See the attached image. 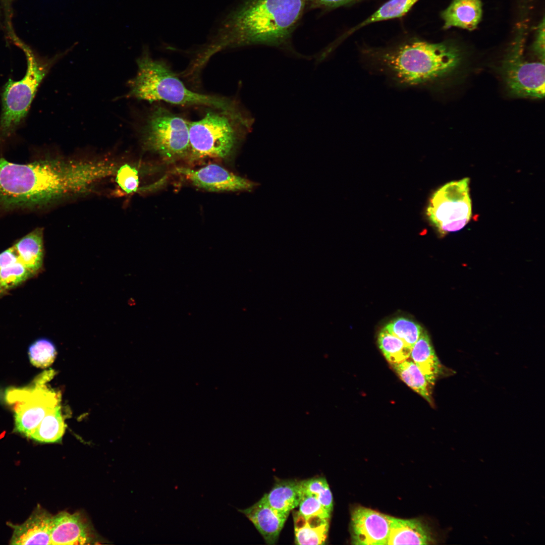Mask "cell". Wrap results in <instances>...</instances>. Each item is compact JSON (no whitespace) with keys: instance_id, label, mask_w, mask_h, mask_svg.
I'll list each match as a JSON object with an SVG mask.
<instances>
[{"instance_id":"6da1fadb","label":"cell","mask_w":545,"mask_h":545,"mask_svg":"<svg viewBox=\"0 0 545 545\" xmlns=\"http://www.w3.org/2000/svg\"><path fill=\"white\" fill-rule=\"evenodd\" d=\"M101 160L41 159L16 164L0 159V213L33 210L81 194L105 178Z\"/></svg>"},{"instance_id":"7a4b0ae2","label":"cell","mask_w":545,"mask_h":545,"mask_svg":"<svg viewBox=\"0 0 545 545\" xmlns=\"http://www.w3.org/2000/svg\"><path fill=\"white\" fill-rule=\"evenodd\" d=\"M308 0H244L226 14L199 52L206 63L224 49L262 44L291 50V35Z\"/></svg>"},{"instance_id":"3957f363","label":"cell","mask_w":545,"mask_h":545,"mask_svg":"<svg viewBox=\"0 0 545 545\" xmlns=\"http://www.w3.org/2000/svg\"><path fill=\"white\" fill-rule=\"evenodd\" d=\"M365 59L396 83L421 86L441 79L460 65V48L449 41L432 43L411 39L383 48L364 51Z\"/></svg>"},{"instance_id":"277c9868","label":"cell","mask_w":545,"mask_h":545,"mask_svg":"<svg viewBox=\"0 0 545 545\" xmlns=\"http://www.w3.org/2000/svg\"><path fill=\"white\" fill-rule=\"evenodd\" d=\"M137 64V74L129 81L128 97L182 106H205L233 113L244 109L236 100L191 90L166 63L152 59L146 49Z\"/></svg>"},{"instance_id":"5b68a950","label":"cell","mask_w":545,"mask_h":545,"mask_svg":"<svg viewBox=\"0 0 545 545\" xmlns=\"http://www.w3.org/2000/svg\"><path fill=\"white\" fill-rule=\"evenodd\" d=\"M254 119L245 108L233 113L210 111L189 122V152L192 159L226 158L252 129Z\"/></svg>"},{"instance_id":"8992f818","label":"cell","mask_w":545,"mask_h":545,"mask_svg":"<svg viewBox=\"0 0 545 545\" xmlns=\"http://www.w3.org/2000/svg\"><path fill=\"white\" fill-rule=\"evenodd\" d=\"M10 36L25 54L27 68L19 81L10 79L2 95V111L0 118V137L12 135L26 116L40 83L47 74L51 63L41 61L26 43L13 32Z\"/></svg>"},{"instance_id":"52a82bcc","label":"cell","mask_w":545,"mask_h":545,"mask_svg":"<svg viewBox=\"0 0 545 545\" xmlns=\"http://www.w3.org/2000/svg\"><path fill=\"white\" fill-rule=\"evenodd\" d=\"M52 370L36 377L33 385L21 389H11L6 399L14 405V430L29 438L45 415L60 404L61 395L46 386L54 375Z\"/></svg>"},{"instance_id":"ba28073f","label":"cell","mask_w":545,"mask_h":545,"mask_svg":"<svg viewBox=\"0 0 545 545\" xmlns=\"http://www.w3.org/2000/svg\"><path fill=\"white\" fill-rule=\"evenodd\" d=\"M144 145L172 161L189 154V121L161 106L150 112L142 128Z\"/></svg>"},{"instance_id":"9c48e42d","label":"cell","mask_w":545,"mask_h":545,"mask_svg":"<svg viewBox=\"0 0 545 545\" xmlns=\"http://www.w3.org/2000/svg\"><path fill=\"white\" fill-rule=\"evenodd\" d=\"M524 30L520 28L504 58L501 68L502 77L512 95L542 98L544 96V62L526 60L523 54Z\"/></svg>"},{"instance_id":"30bf717a","label":"cell","mask_w":545,"mask_h":545,"mask_svg":"<svg viewBox=\"0 0 545 545\" xmlns=\"http://www.w3.org/2000/svg\"><path fill=\"white\" fill-rule=\"evenodd\" d=\"M469 184L468 178L450 182L439 188L431 197L426 215L441 235L461 230L471 219L472 204Z\"/></svg>"},{"instance_id":"8fae6325","label":"cell","mask_w":545,"mask_h":545,"mask_svg":"<svg viewBox=\"0 0 545 545\" xmlns=\"http://www.w3.org/2000/svg\"><path fill=\"white\" fill-rule=\"evenodd\" d=\"M175 171L194 185L210 191H251L257 186V183L215 164L197 170L178 167Z\"/></svg>"},{"instance_id":"7c38bea8","label":"cell","mask_w":545,"mask_h":545,"mask_svg":"<svg viewBox=\"0 0 545 545\" xmlns=\"http://www.w3.org/2000/svg\"><path fill=\"white\" fill-rule=\"evenodd\" d=\"M389 516L363 507L351 513V543L355 545L387 544L390 533Z\"/></svg>"},{"instance_id":"4fadbf2b","label":"cell","mask_w":545,"mask_h":545,"mask_svg":"<svg viewBox=\"0 0 545 545\" xmlns=\"http://www.w3.org/2000/svg\"><path fill=\"white\" fill-rule=\"evenodd\" d=\"M53 516L39 506L21 524L8 523L13 528L11 544H51L50 530Z\"/></svg>"},{"instance_id":"5bb4252c","label":"cell","mask_w":545,"mask_h":545,"mask_svg":"<svg viewBox=\"0 0 545 545\" xmlns=\"http://www.w3.org/2000/svg\"><path fill=\"white\" fill-rule=\"evenodd\" d=\"M50 540L53 545L88 544L92 536L79 514L64 511L53 516Z\"/></svg>"},{"instance_id":"9a60e30c","label":"cell","mask_w":545,"mask_h":545,"mask_svg":"<svg viewBox=\"0 0 545 545\" xmlns=\"http://www.w3.org/2000/svg\"><path fill=\"white\" fill-rule=\"evenodd\" d=\"M239 511L253 524L268 544L277 541L289 516L272 508L263 497L251 506Z\"/></svg>"},{"instance_id":"2e32d148","label":"cell","mask_w":545,"mask_h":545,"mask_svg":"<svg viewBox=\"0 0 545 545\" xmlns=\"http://www.w3.org/2000/svg\"><path fill=\"white\" fill-rule=\"evenodd\" d=\"M410 357L432 386L439 378L452 375L454 372L441 363L424 330L412 348Z\"/></svg>"},{"instance_id":"e0dca14e","label":"cell","mask_w":545,"mask_h":545,"mask_svg":"<svg viewBox=\"0 0 545 545\" xmlns=\"http://www.w3.org/2000/svg\"><path fill=\"white\" fill-rule=\"evenodd\" d=\"M390 533L387 544H427L434 541L430 529L416 519H405L389 516Z\"/></svg>"},{"instance_id":"ac0fdd59","label":"cell","mask_w":545,"mask_h":545,"mask_svg":"<svg viewBox=\"0 0 545 545\" xmlns=\"http://www.w3.org/2000/svg\"><path fill=\"white\" fill-rule=\"evenodd\" d=\"M482 15L481 0H453L441 14L444 29L456 27L470 31L476 28Z\"/></svg>"},{"instance_id":"d6986e66","label":"cell","mask_w":545,"mask_h":545,"mask_svg":"<svg viewBox=\"0 0 545 545\" xmlns=\"http://www.w3.org/2000/svg\"><path fill=\"white\" fill-rule=\"evenodd\" d=\"M295 542L297 544H324L328 538L330 518L305 517L298 511L293 513Z\"/></svg>"},{"instance_id":"ffe728a7","label":"cell","mask_w":545,"mask_h":545,"mask_svg":"<svg viewBox=\"0 0 545 545\" xmlns=\"http://www.w3.org/2000/svg\"><path fill=\"white\" fill-rule=\"evenodd\" d=\"M303 494L302 480H279L263 497L272 508L289 515L291 510L298 506Z\"/></svg>"},{"instance_id":"44dd1931","label":"cell","mask_w":545,"mask_h":545,"mask_svg":"<svg viewBox=\"0 0 545 545\" xmlns=\"http://www.w3.org/2000/svg\"><path fill=\"white\" fill-rule=\"evenodd\" d=\"M18 260L34 275L43 268L44 249L43 230L37 228L19 240L14 245Z\"/></svg>"},{"instance_id":"7402d4cb","label":"cell","mask_w":545,"mask_h":545,"mask_svg":"<svg viewBox=\"0 0 545 545\" xmlns=\"http://www.w3.org/2000/svg\"><path fill=\"white\" fill-rule=\"evenodd\" d=\"M391 366L402 380L429 404L433 406V386L427 382L413 361L407 359L400 363L392 364Z\"/></svg>"},{"instance_id":"603a6c76","label":"cell","mask_w":545,"mask_h":545,"mask_svg":"<svg viewBox=\"0 0 545 545\" xmlns=\"http://www.w3.org/2000/svg\"><path fill=\"white\" fill-rule=\"evenodd\" d=\"M65 429L60 404L45 415L29 438L39 443H56L61 441Z\"/></svg>"},{"instance_id":"cb8c5ba5","label":"cell","mask_w":545,"mask_h":545,"mask_svg":"<svg viewBox=\"0 0 545 545\" xmlns=\"http://www.w3.org/2000/svg\"><path fill=\"white\" fill-rule=\"evenodd\" d=\"M419 0H389L370 16L349 31V34L374 23L401 18Z\"/></svg>"},{"instance_id":"d4e9b609","label":"cell","mask_w":545,"mask_h":545,"mask_svg":"<svg viewBox=\"0 0 545 545\" xmlns=\"http://www.w3.org/2000/svg\"><path fill=\"white\" fill-rule=\"evenodd\" d=\"M377 342L384 357L391 364L401 362L410 357L411 349L385 327L379 333Z\"/></svg>"},{"instance_id":"484cf974","label":"cell","mask_w":545,"mask_h":545,"mask_svg":"<svg viewBox=\"0 0 545 545\" xmlns=\"http://www.w3.org/2000/svg\"><path fill=\"white\" fill-rule=\"evenodd\" d=\"M28 353L31 363L41 368L50 366L57 354L54 343L46 338H40L34 341L29 347Z\"/></svg>"},{"instance_id":"4316f807","label":"cell","mask_w":545,"mask_h":545,"mask_svg":"<svg viewBox=\"0 0 545 545\" xmlns=\"http://www.w3.org/2000/svg\"><path fill=\"white\" fill-rule=\"evenodd\" d=\"M385 328L390 333L402 340L411 349L423 330L419 324L405 317L395 318Z\"/></svg>"},{"instance_id":"83f0119b","label":"cell","mask_w":545,"mask_h":545,"mask_svg":"<svg viewBox=\"0 0 545 545\" xmlns=\"http://www.w3.org/2000/svg\"><path fill=\"white\" fill-rule=\"evenodd\" d=\"M304 494L317 499L330 513L333 509V499L328 483L324 477H315L302 480Z\"/></svg>"},{"instance_id":"f1b7e54d","label":"cell","mask_w":545,"mask_h":545,"mask_svg":"<svg viewBox=\"0 0 545 545\" xmlns=\"http://www.w3.org/2000/svg\"><path fill=\"white\" fill-rule=\"evenodd\" d=\"M34 275L20 261L0 269V283L6 291L15 288Z\"/></svg>"},{"instance_id":"f546056e","label":"cell","mask_w":545,"mask_h":545,"mask_svg":"<svg viewBox=\"0 0 545 545\" xmlns=\"http://www.w3.org/2000/svg\"><path fill=\"white\" fill-rule=\"evenodd\" d=\"M115 176L118 185L126 194L137 191L139 181L138 172L135 167L128 164L119 166Z\"/></svg>"},{"instance_id":"4dcf8cb0","label":"cell","mask_w":545,"mask_h":545,"mask_svg":"<svg viewBox=\"0 0 545 545\" xmlns=\"http://www.w3.org/2000/svg\"><path fill=\"white\" fill-rule=\"evenodd\" d=\"M298 506V512L305 517L319 516L330 519L331 513L316 498L311 495L303 493Z\"/></svg>"},{"instance_id":"1f68e13d","label":"cell","mask_w":545,"mask_h":545,"mask_svg":"<svg viewBox=\"0 0 545 545\" xmlns=\"http://www.w3.org/2000/svg\"><path fill=\"white\" fill-rule=\"evenodd\" d=\"M536 36L532 45V49L539 60H545L544 50V19L539 24L536 32Z\"/></svg>"},{"instance_id":"d6a6232c","label":"cell","mask_w":545,"mask_h":545,"mask_svg":"<svg viewBox=\"0 0 545 545\" xmlns=\"http://www.w3.org/2000/svg\"><path fill=\"white\" fill-rule=\"evenodd\" d=\"M314 7L333 9L346 6L360 0H308Z\"/></svg>"},{"instance_id":"836d02e7","label":"cell","mask_w":545,"mask_h":545,"mask_svg":"<svg viewBox=\"0 0 545 545\" xmlns=\"http://www.w3.org/2000/svg\"><path fill=\"white\" fill-rule=\"evenodd\" d=\"M18 261V254L13 246L0 253V269L9 266Z\"/></svg>"},{"instance_id":"e575fe53","label":"cell","mask_w":545,"mask_h":545,"mask_svg":"<svg viewBox=\"0 0 545 545\" xmlns=\"http://www.w3.org/2000/svg\"><path fill=\"white\" fill-rule=\"evenodd\" d=\"M6 293V290H5L1 286L0 283V297L5 295Z\"/></svg>"},{"instance_id":"d590c367","label":"cell","mask_w":545,"mask_h":545,"mask_svg":"<svg viewBox=\"0 0 545 545\" xmlns=\"http://www.w3.org/2000/svg\"><path fill=\"white\" fill-rule=\"evenodd\" d=\"M0 13H1V10H0Z\"/></svg>"}]
</instances>
